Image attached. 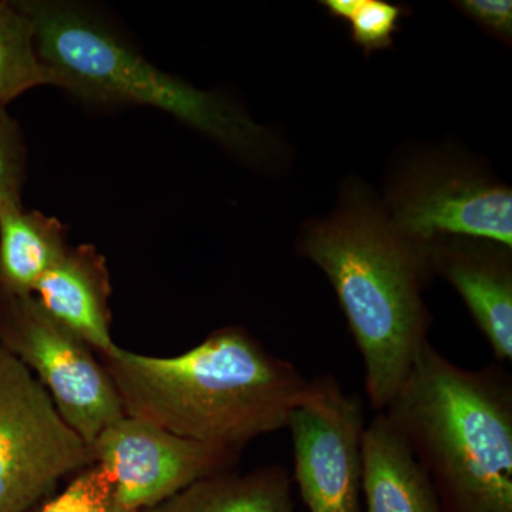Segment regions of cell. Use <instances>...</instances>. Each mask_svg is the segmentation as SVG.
Segmentation results:
<instances>
[{
    "instance_id": "cell-8",
    "label": "cell",
    "mask_w": 512,
    "mask_h": 512,
    "mask_svg": "<svg viewBox=\"0 0 512 512\" xmlns=\"http://www.w3.org/2000/svg\"><path fill=\"white\" fill-rule=\"evenodd\" d=\"M365 410L336 377L309 380L305 399L293 410V483L309 512L362 511V437Z\"/></svg>"
},
{
    "instance_id": "cell-18",
    "label": "cell",
    "mask_w": 512,
    "mask_h": 512,
    "mask_svg": "<svg viewBox=\"0 0 512 512\" xmlns=\"http://www.w3.org/2000/svg\"><path fill=\"white\" fill-rule=\"evenodd\" d=\"M403 13L402 6L386 0H359L348 22L353 42L362 47L367 56L389 49Z\"/></svg>"
},
{
    "instance_id": "cell-17",
    "label": "cell",
    "mask_w": 512,
    "mask_h": 512,
    "mask_svg": "<svg viewBox=\"0 0 512 512\" xmlns=\"http://www.w3.org/2000/svg\"><path fill=\"white\" fill-rule=\"evenodd\" d=\"M26 157L19 124L0 106V215L23 210Z\"/></svg>"
},
{
    "instance_id": "cell-9",
    "label": "cell",
    "mask_w": 512,
    "mask_h": 512,
    "mask_svg": "<svg viewBox=\"0 0 512 512\" xmlns=\"http://www.w3.org/2000/svg\"><path fill=\"white\" fill-rule=\"evenodd\" d=\"M92 447L94 463L113 481L119 512L151 510L202 478L234 470L242 454L130 416L110 424Z\"/></svg>"
},
{
    "instance_id": "cell-4",
    "label": "cell",
    "mask_w": 512,
    "mask_h": 512,
    "mask_svg": "<svg viewBox=\"0 0 512 512\" xmlns=\"http://www.w3.org/2000/svg\"><path fill=\"white\" fill-rule=\"evenodd\" d=\"M32 22L40 59L56 86L101 104L153 107L248 161H264L271 134L218 94L165 73L82 6L63 0L13 2Z\"/></svg>"
},
{
    "instance_id": "cell-5",
    "label": "cell",
    "mask_w": 512,
    "mask_h": 512,
    "mask_svg": "<svg viewBox=\"0 0 512 512\" xmlns=\"http://www.w3.org/2000/svg\"><path fill=\"white\" fill-rule=\"evenodd\" d=\"M94 464L93 447L0 342V512H29L62 478Z\"/></svg>"
},
{
    "instance_id": "cell-20",
    "label": "cell",
    "mask_w": 512,
    "mask_h": 512,
    "mask_svg": "<svg viewBox=\"0 0 512 512\" xmlns=\"http://www.w3.org/2000/svg\"><path fill=\"white\" fill-rule=\"evenodd\" d=\"M332 18L348 23L357 8L359 0H325L320 2Z\"/></svg>"
},
{
    "instance_id": "cell-15",
    "label": "cell",
    "mask_w": 512,
    "mask_h": 512,
    "mask_svg": "<svg viewBox=\"0 0 512 512\" xmlns=\"http://www.w3.org/2000/svg\"><path fill=\"white\" fill-rule=\"evenodd\" d=\"M40 86H56L36 49L35 29L13 2H0V106Z\"/></svg>"
},
{
    "instance_id": "cell-7",
    "label": "cell",
    "mask_w": 512,
    "mask_h": 512,
    "mask_svg": "<svg viewBox=\"0 0 512 512\" xmlns=\"http://www.w3.org/2000/svg\"><path fill=\"white\" fill-rule=\"evenodd\" d=\"M383 208L394 227L420 244L464 237L512 248L511 188L450 158L421 157L407 164Z\"/></svg>"
},
{
    "instance_id": "cell-19",
    "label": "cell",
    "mask_w": 512,
    "mask_h": 512,
    "mask_svg": "<svg viewBox=\"0 0 512 512\" xmlns=\"http://www.w3.org/2000/svg\"><path fill=\"white\" fill-rule=\"evenodd\" d=\"M464 15L478 23L490 35L510 43L512 39V2L510 0H461L456 2Z\"/></svg>"
},
{
    "instance_id": "cell-11",
    "label": "cell",
    "mask_w": 512,
    "mask_h": 512,
    "mask_svg": "<svg viewBox=\"0 0 512 512\" xmlns=\"http://www.w3.org/2000/svg\"><path fill=\"white\" fill-rule=\"evenodd\" d=\"M33 296L53 319L97 353L117 348L111 336V282L107 261L94 245L69 247L36 285Z\"/></svg>"
},
{
    "instance_id": "cell-13",
    "label": "cell",
    "mask_w": 512,
    "mask_h": 512,
    "mask_svg": "<svg viewBox=\"0 0 512 512\" xmlns=\"http://www.w3.org/2000/svg\"><path fill=\"white\" fill-rule=\"evenodd\" d=\"M292 476L281 464L222 471L146 512H295Z\"/></svg>"
},
{
    "instance_id": "cell-10",
    "label": "cell",
    "mask_w": 512,
    "mask_h": 512,
    "mask_svg": "<svg viewBox=\"0 0 512 512\" xmlns=\"http://www.w3.org/2000/svg\"><path fill=\"white\" fill-rule=\"evenodd\" d=\"M434 274L454 286L500 363L512 360V248L485 239L430 242Z\"/></svg>"
},
{
    "instance_id": "cell-6",
    "label": "cell",
    "mask_w": 512,
    "mask_h": 512,
    "mask_svg": "<svg viewBox=\"0 0 512 512\" xmlns=\"http://www.w3.org/2000/svg\"><path fill=\"white\" fill-rule=\"evenodd\" d=\"M0 342L39 380L70 429L93 446L124 414L100 357L33 295H0Z\"/></svg>"
},
{
    "instance_id": "cell-1",
    "label": "cell",
    "mask_w": 512,
    "mask_h": 512,
    "mask_svg": "<svg viewBox=\"0 0 512 512\" xmlns=\"http://www.w3.org/2000/svg\"><path fill=\"white\" fill-rule=\"evenodd\" d=\"M124 414L201 443L244 450L288 427L309 379L241 326L214 330L173 357L120 348L99 356Z\"/></svg>"
},
{
    "instance_id": "cell-16",
    "label": "cell",
    "mask_w": 512,
    "mask_h": 512,
    "mask_svg": "<svg viewBox=\"0 0 512 512\" xmlns=\"http://www.w3.org/2000/svg\"><path fill=\"white\" fill-rule=\"evenodd\" d=\"M35 512H119L113 481L100 464L79 471L70 484Z\"/></svg>"
},
{
    "instance_id": "cell-3",
    "label": "cell",
    "mask_w": 512,
    "mask_h": 512,
    "mask_svg": "<svg viewBox=\"0 0 512 512\" xmlns=\"http://www.w3.org/2000/svg\"><path fill=\"white\" fill-rule=\"evenodd\" d=\"M384 413L429 476L441 512H512V377L430 342Z\"/></svg>"
},
{
    "instance_id": "cell-12",
    "label": "cell",
    "mask_w": 512,
    "mask_h": 512,
    "mask_svg": "<svg viewBox=\"0 0 512 512\" xmlns=\"http://www.w3.org/2000/svg\"><path fill=\"white\" fill-rule=\"evenodd\" d=\"M362 497L365 512H441L429 476L384 412L363 431Z\"/></svg>"
},
{
    "instance_id": "cell-2",
    "label": "cell",
    "mask_w": 512,
    "mask_h": 512,
    "mask_svg": "<svg viewBox=\"0 0 512 512\" xmlns=\"http://www.w3.org/2000/svg\"><path fill=\"white\" fill-rule=\"evenodd\" d=\"M298 249L328 276L365 365L370 407L383 412L429 342V244L406 237L382 204L353 188L338 210L303 228Z\"/></svg>"
},
{
    "instance_id": "cell-14",
    "label": "cell",
    "mask_w": 512,
    "mask_h": 512,
    "mask_svg": "<svg viewBox=\"0 0 512 512\" xmlns=\"http://www.w3.org/2000/svg\"><path fill=\"white\" fill-rule=\"evenodd\" d=\"M67 249V228L57 218L25 208L0 215V295H33Z\"/></svg>"
}]
</instances>
